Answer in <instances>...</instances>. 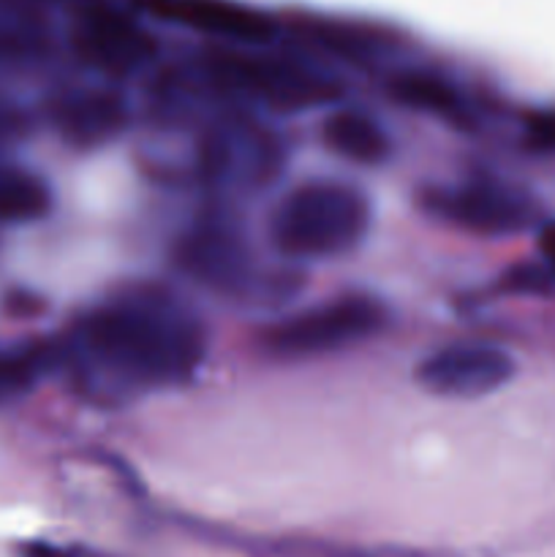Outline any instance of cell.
I'll return each instance as SVG.
<instances>
[{"mask_svg": "<svg viewBox=\"0 0 555 557\" xmlns=\"http://www.w3.org/2000/svg\"><path fill=\"white\" fill-rule=\"evenodd\" d=\"M207 335L183 302L156 286L128 288L85 315L65 357L103 389H166L194 379Z\"/></svg>", "mask_w": 555, "mask_h": 557, "instance_id": "cell-1", "label": "cell"}, {"mask_svg": "<svg viewBox=\"0 0 555 557\" xmlns=\"http://www.w3.org/2000/svg\"><path fill=\"white\" fill-rule=\"evenodd\" d=\"M368 223L370 205L357 188L313 180L278 201L270 215V237L286 259H332L357 248Z\"/></svg>", "mask_w": 555, "mask_h": 557, "instance_id": "cell-2", "label": "cell"}, {"mask_svg": "<svg viewBox=\"0 0 555 557\" xmlns=\"http://www.w3.org/2000/svg\"><path fill=\"white\" fill-rule=\"evenodd\" d=\"M384 326V308L368 297H343L281 321L264 335L278 357H319L365 341Z\"/></svg>", "mask_w": 555, "mask_h": 557, "instance_id": "cell-3", "label": "cell"}, {"mask_svg": "<svg viewBox=\"0 0 555 557\" xmlns=\"http://www.w3.org/2000/svg\"><path fill=\"white\" fill-rule=\"evenodd\" d=\"M428 207L444 221L482 237L517 234L531 226L536 218V207L526 194L484 180L433 190L428 196Z\"/></svg>", "mask_w": 555, "mask_h": 557, "instance_id": "cell-4", "label": "cell"}, {"mask_svg": "<svg viewBox=\"0 0 555 557\" xmlns=\"http://www.w3.org/2000/svg\"><path fill=\"white\" fill-rule=\"evenodd\" d=\"M218 65V74L226 85H234L245 96L267 103L272 109L294 112L310 109L335 98V82L313 74V71L294 65L288 60H248L226 58Z\"/></svg>", "mask_w": 555, "mask_h": 557, "instance_id": "cell-5", "label": "cell"}, {"mask_svg": "<svg viewBox=\"0 0 555 557\" xmlns=\"http://www.w3.org/2000/svg\"><path fill=\"white\" fill-rule=\"evenodd\" d=\"M515 373L509 354L484 343L446 346L422 359L417 381L424 392L441 397H482L504 386Z\"/></svg>", "mask_w": 555, "mask_h": 557, "instance_id": "cell-6", "label": "cell"}, {"mask_svg": "<svg viewBox=\"0 0 555 557\" xmlns=\"http://www.w3.org/2000/svg\"><path fill=\"white\" fill-rule=\"evenodd\" d=\"M177 261L190 277L218 292H243L254 277V256L243 234L221 218L190 228L177 245Z\"/></svg>", "mask_w": 555, "mask_h": 557, "instance_id": "cell-7", "label": "cell"}, {"mask_svg": "<svg viewBox=\"0 0 555 557\" xmlns=\"http://www.w3.org/2000/svg\"><path fill=\"white\" fill-rule=\"evenodd\" d=\"M278 150L270 139L250 125H229L212 134L205 150V172L223 188L232 185H259L272 174Z\"/></svg>", "mask_w": 555, "mask_h": 557, "instance_id": "cell-8", "label": "cell"}, {"mask_svg": "<svg viewBox=\"0 0 555 557\" xmlns=\"http://www.w3.org/2000/svg\"><path fill=\"white\" fill-rule=\"evenodd\" d=\"M123 103L107 92H79L54 109V125L74 145H98L123 128Z\"/></svg>", "mask_w": 555, "mask_h": 557, "instance_id": "cell-9", "label": "cell"}, {"mask_svg": "<svg viewBox=\"0 0 555 557\" xmlns=\"http://www.w3.org/2000/svg\"><path fill=\"white\" fill-rule=\"evenodd\" d=\"M76 47L87 60L114 74H125L147 58V38L125 22L109 16H90L76 36Z\"/></svg>", "mask_w": 555, "mask_h": 557, "instance_id": "cell-10", "label": "cell"}, {"mask_svg": "<svg viewBox=\"0 0 555 557\" xmlns=\"http://www.w3.org/2000/svg\"><path fill=\"white\" fill-rule=\"evenodd\" d=\"M321 136L335 156L354 163H379L390 152V141L381 125L359 112H335L326 117Z\"/></svg>", "mask_w": 555, "mask_h": 557, "instance_id": "cell-11", "label": "cell"}, {"mask_svg": "<svg viewBox=\"0 0 555 557\" xmlns=\"http://www.w3.org/2000/svg\"><path fill=\"white\" fill-rule=\"evenodd\" d=\"M52 207L47 183L27 169L0 161V223H30Z\"/></svg>", "mask_w": 555, "mask_h": 557, "instance_id": "cell-12", "label": "cell"}, {"mask_svg": "<svg viewBox=\"0 0 555 557\" xmlns=\"http://www.w3.org/2000/svg\"><path fill=\"white\" fill-rule=\"evenodd\" d=\"M49 364V351L30 348V351H0V400H9L16 392H25Z\"/></svg>", "mask_w": 555, "mask_h": 557, "instance_id": "cell-13", "label": "cell"}, {"mask_svg": "<svg viewBox=\"0 0 555 557\" xmlns=\"http://www.w3.org/2000/svg\"><path fill=\"white\" fill-rule=\"evenodd\" d=\"M395 92L400 101L414 103L419 109H430L439 114H455L457 112V98L444 82L430 79V76H403L397 79Z\"/></svg>", "mask_w": 555, "mask_h": 557, "instance_id": "cell-14", "label": "cell"}, {"mask_svg": "<svg viewBox=\"0 0 555 557\" xmlns=\"http://www.w3.org/2000/svg\"><path fill=\"white\" fill-rule=\"evenodd\" d=\"M528 131L533 134V139L544 147H553L555 150V112H542V114H533L528 120Z\"/></svg>", "mask_w": 555, "mask_h": 557, "instance_id": "cell-15", "label": "cell"}, {"mask_svg": "<svg viewBox=\"0 0 555 557\" xmlns=\"http://www.w3.org/2000/svg\"><path fill=\"white\" fill-rule=\"evenodd\" d=\"M539 248H542V256L547 259L550 270L555 272V223H547L539 234Z\"/></svg>", "mask_w": 555, "mask_h": 557, "instance_id": "cell-16", "label": "cell"}, {"mask_svg": "<svg viewBox=\"0 0 555 557\" xmlns=\"http://www.w3.org/2000/svg\"><path fill=\"white\" fill-rule=\"evenodd\" d=\"M27 557H74L69 555L65 549H58V547H47V544H38V547L30 549V555Z\"/></svg>", "mask_w": 555, "mask_h": 557, "instance_id": "cell-17", "label": "cell"}]
</instances>
